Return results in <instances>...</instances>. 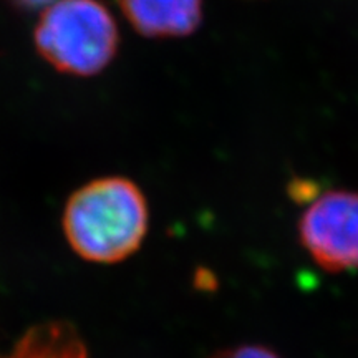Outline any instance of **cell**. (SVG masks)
<instances>
[{
  "mask_svg": "<svg viewBox=\"0 0 358 358\" xmlns=\"http://www.w3.org/2000/svg\"><path fill=\"white\" fill-rule=\"evenodd\" d=\"M64 231L71 249L90 262L115 264L136 252L148 231V204L127 178H101L70 196Z\"/></svg>",
  "mask_w": 358,
  "mask_h": 358,
  "instance_id": "cell-1",
  "label": "cell"
},
{
  "mask_svg": "<svg viewBox=\"0 0 358 358\" xmlns=\"http://www.w3.org/2000/svg\"><path fill=\"white\" fill-rule=\"evenodd\" d=\"M40 55L62 73L93 77L118 52V25L100 0H58L45 8L34 34Z\"/></svg>",
  "mask_w": 358,
  "mask_h": 358,
  "instance_id": "cell-2",
  "label": "cell"
},
{
  "mask_svg": "<svg viewBox=\"0 0 358 358\" xmlns=\"http://www.w3.org/2000/svg\"><path fill=\"white\" fill-rule=\"evenodd\" d=\"M299 237L325 271H358V192L330 191L317 198L299 221Z\"/></svg>",
  "mask_w": 358,
  "mask_h": 358,
  "instance_id": "cell-3",
  "label": "cell"
},
{
  "mask_svg": "<svg viewBox=\"0 0 358 358\" xmlns=\"http://www.w3.org/2000/svg\"><path fill=\"white\" fill-rule=\"evenodd\" d=\"M136 32L150 38L186 37L203 19V0H116Z\"/></svg>",
  "mask_w": 358,
  "mask_h": 358,
  "instance_id": "cell-4",
  "label": "cell"
},
{
  "mask_svg": "<svg viewBox=\"0 0 358 358\" xmlns=\"http://www.w3.org/2000/svg\"><path fill=\"white\" fill-rule=\"evenodd\" d=\"M10 358H87L77 335L65 327L34 330L19 343Z\"/></svg>",
  "mask_w": 358,
  "mask_h": 358,
  "instance_id": "cell-5",
  "label": "cell"
},
{
  "mask_svg": "<svg viewBox=\"0 0 358 358\" xmlns=\"http://www.w3.org/2000/svg\"><path fill=\"white\" fill-rule=\"evenodd\" d=\"M209 358H280L274 350L261 345H241L234 348H226L214 353Z\"/></svg>",
  "mask_w": 358,
  "mask_h": 358,
  "instance_id": "cell-6",
  "label": "cell"
},
{
  "mask_svg": "<svg viewBox=\"0 0 358 358\" xmlns=\"http://www.w3.org/2000/svg\"><path fill=\"white\" fill-rule=\"evenodd\" d=\"M317 187L315 185L308 181H295L292 187H290V196L292 199L297 201V203H303V201H310L315 198Z\"/></svg>",
  "mask_w": 358,
  "mask_h": 358,
  "instance_id": "cell-7",
  "label": "cell"
},
{
  "mask_svg": "<svg viewBox=\"0 0 358 358\" xmlns=\"http://www.w3.org/2000/svg\"><path fill=\"white\" fill-rule=\"evenodd\" d=\"M7 2L20 12H37L45 10V8L53 6L58 0H7Z\"/></svg>",
  "mask_w": 358,
  "mask_h": 358,
  "instance_id": "cell-8",
  "label": "cell"
},
{
  "mask_svg": "<svg viewBox=\"0 0 358 358\" xmlns=\"http://www.w3.org/2000/svg\"><path fill=\"white\" fill-rule=\"evenodd\" d=\"M216 284H217V280L211 271L199 268L198 274H196V285H198L199 289L213 290V289H216Z\"/></svg>",
  "mask_w": 358,
  "mask_h": 358,
  "instance_id": "cell-9",
  "label": "cell"
}]
</instances>
